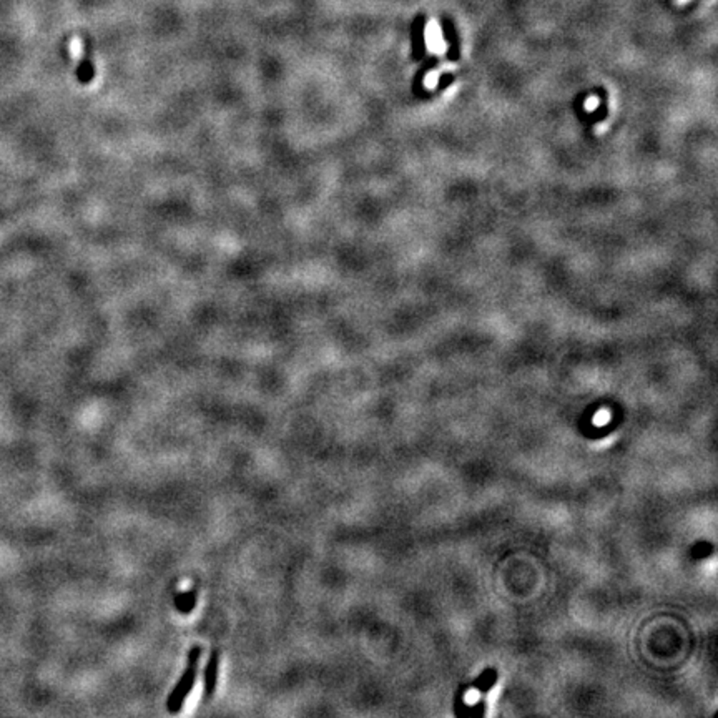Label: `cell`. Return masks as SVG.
Wrapping results in <instances>:
<instances>
[{
	"mask_svg": "<svg viewBox=\"0 0 718 718\" xmlns=\"http://www.w3.org/2000/svg\"><path fill=\"white\" fill-rule=\"evenodd\" d=\"M200 658H201V647H193L191 650L188 652L185 670H183L181 677L178 678L176 685L173 687L170 695H168L167 708L170 713H178L181 710L186 697L190 695L193 687H195L198 668H200Z\"/></svg>",
	"mask_w": 718,
	"mask_h": 718,
	"instance_id": "6da1fadb",
	"label": "cell"
},
{
	"mask_svg": "<svg viewBox=\"0 0 718 718\" xmlns=\"http://www.w3.org/2000/svg\"><path fill=\"white\" fill-rule=\"evenodd\" d=\"M218 670H220V653L218 650H211L205 668V697H211L216 690Z\"/></svg>",
	"mask_w": 718,
	"mask_h": 718,
	"instance_id": "7a4b0ae2",
	"label": "cell"
}]
</instances>
